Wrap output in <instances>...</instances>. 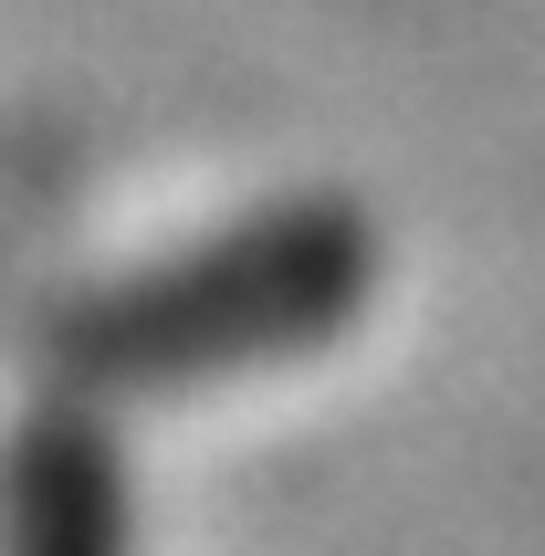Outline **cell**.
<instances>
[{
  "mask_svg": "<svg viewBox=\"0 0 545 556\" xmlns=\"http://www.w3.org/2000/svg\"><path fill=\"white\" fill-rule=\"evenodd\" d=\"M389 283V242L346 189H294L157 252L137 274L85 283L42 326L53 378L94 400H189L220 378H272L357 337Z\"/></svg>",
  "mask_w": 545,
  "mask_h": 556,
  "instance_id": "1",
  "label": "cell"
},
{
  "mask_svg": "<svg viewBox=\"0 0 545 556\" xmlns=\"http://www.w3.org/2000/svg\"><path fill=\"white\" fill-rule=\"evenodd\" d=\"M0 556H137L126 441L74 378H53L0 431Z\"/></svg>",
  "mask_w": 545,
  "mask_h": 556,
  "instance_id": "2",
  "label": "cell"
}]
</instances>
